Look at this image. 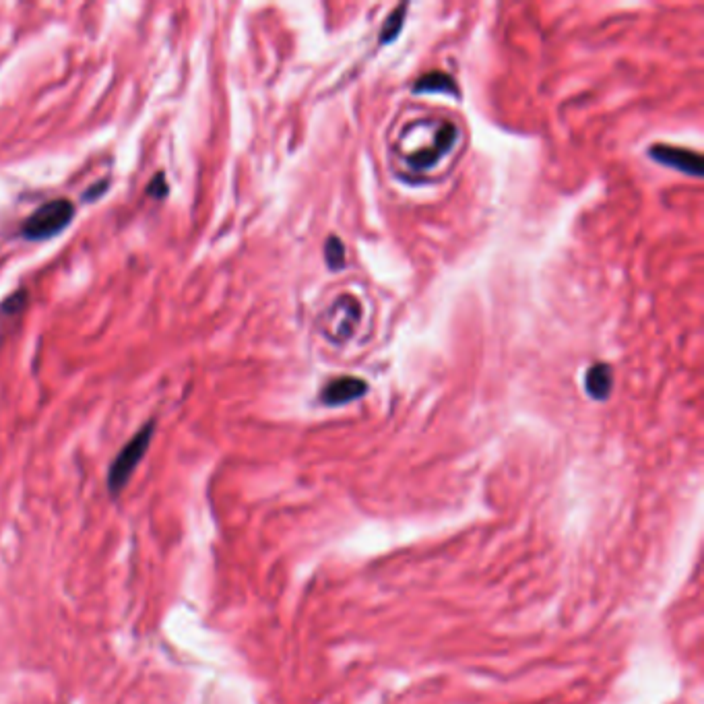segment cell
I'll use <instances>...</instances> for the list:
<instances>
[{
	"label": "cell",
	"mask_w": 704,
	"mask_h": 704,
	"mask_svg": "<svg viewBox=\"0 0 704 704\" xmlns=\"http://www.w3.org/2000/svg\"><path fill=\"white\" fill-rule=\"evenodd\" d=\"M75 217V205L69 199H54L38 207L21 226V236L25 240H48L69 228Z\"/></svg>",
	"instance_id": "obj_1"
},
{
	"label": "cell",
	"mask_w": 704,
	"mask_h": 704,
	"mask_svg": "<svg viewBox=\"0 0 704 704\" xmlns=\"http://www.w3.org/2000/svg\"><path fill=\"white\" fill-rule=\"evenodd\" d=\"M649 155L655 159V162L680 170L684 174H690L694 178L702 176V157L690 149H682V147H671V145H651L649 147Z\"/></svg>",
	"instance_id": "obj_3"
},
{
	"label": "cell",
	"mask_w": 704,
	"mask_h": 704,
	"mask_svg": "<svg viewBox=\"0 0 704 704\" xmlns=\"http://www.w3.org/2000/svg\"><path fill=\"white\" fill-rule=\"evenodd\" d=\"M368 393V384L358 378V376H341V378H333L327 387L320 391V401L325 405L337 407V405H345L356 401L360 397H364Z\"/></svg>",
	"instance_id": "obj_4"
},
{
	"label": "cell",
	"mask_w": 704,
	"mask_h": 704,
	"mask_svg": "<svg viewBox=\"0 0 704 704\" xmlns=\"http://www.w3.org/2000/svg\"><path fill=\"white\" fill-rule=\"evenodd\" d=\"M108 188V182H104V184H98V186H93L91 190H87L85 192V197L89 199V201H95V197H98L100 195V192H104Z\"/></svg>",
	"instance_id": "obj_13"
},
{
	"label": "cell",
	"mask_w": 704,
	"mask_h": 704,
	"mask_svg": "<svg viewBox=\"0 0 704 704\" xmlns=\"http://www.w3.org/2000/svg\"><path fill=\"white\" fill-rule=\"evenodd\" d=\"M27 302V292L25 290H19V292H13L3 304H0V312L7 314V316H13V314H19L23 310Z\"/></svg>",
	"instance_id": "obj_11"
},
{
	"label": "cell",
	"mask_w": 704,
	"mask_h": 704,
	"mask_svg": "<svg viewBox=\"0 0 704 704\" xmlns=\"http://www.w3.org/2000/svg\"><path fill=\"white\" fill-rule=\"evenodd\" d=\"M153 432H155V422L151 420L131 440L124 444V448L118 453V457L114 459V463L110 467V473H108V486H110V490L114 494L120 492L126 486V482L133 475V471L137 469V465L145 457L147 448L151 444V438H153Z\"/></svg>",
	"instance_id": "obj_2"
},
{
	"label": "cell",
	"mask_w": 704,
	"mask_h": 704,
	"mask_svg": "<svg viewBox=\"0 0 704 704\" xmlns=\"http://www.w3.org/2000/svg\"><path fill=\"white\" fill-rule=\"evenodd\" d=\"M405 11H407V5H399V7L389 15V19L384 21L382 31H380V42H382V44H389V42H393V40L399 36V31H401L403 21H405Z\"/></svg>",
	"instance_id": "obj_9"
},
{
	"label": "cell",
	"mask_w": 704,
	"mask_h": 704,
	"mask_svg": "<svg viewBox=\"0 0 704 704\" xmlns=\"http://www.w3.org/2000/svg\"><path fill=\"white\" fill-rule=\"evenodd\" d=\"M325 261L331 271H339L345 267V246L337 236H329L325 242Z\"/></svg>",
	"instance_id": "obj_10"
},
{
	"label": "cell",
	"mask_w": 704,
	"mask_h": 704,
	"mask_svg": "<svg viewBox=\"0 0 704 704\" xmlns=\"http://www.w3.org/2000/svg\"><path fill=\"white\" fill-rule=\"evenodd\" d=\"M168 190H170V186H168V182H166V176H164V172H159V174H155V178L149 182L147 195H151V197H155V199H164V197L168 195Z\"/></svg>",
	"instance_id": "obj_12"
},
{
	"label": "cell",
	"mask_w": 704,
	"mask_h": 704,
	"mask_svg": "<svg viewBox=\"0 0 704 704\" xmlns=\"http://www.w3.org/2000/svg\"><path fill=\"white\" fill-rule=\"evenodd\" d=\"M612 387H614V374H612L610 366L599 362L587 370L585 389L595 401H605L607 397H610Z\"/></svg>",
	"instance_id": "obj_7"
},
{
	"label": "cell",
	"mask_w": 704,
	"mask_h": 704,
	"mask_svg": "<svg viewBox=\"0 0 704 704\" xmlns=\"http://www.w3.org/2000/svg\"><path fill=\"white\" fill-rule=\"evenodd\" d=\"M331 310L343 314L341 320H339V325L335 327L337 335L333 337V341L343 343V341H347L351 337V333H354V327L360 320V304H358V300L354 296H343L341 300L335 302V306Z\"/></svg>",
	"instance_id": "obj_6"
},
{
	"label": "cell",
	"mask_w": 704,
	"mask_h": 704,
	"mask_svg": "<svg viewBox=\"0 0 704 704\" xmlns=\"http://www.w3.org/2000/svg\"><path fill=\"white\" fill-rule=\"evenodd\" d=\"M455 139H457V128H455L451 122H444L440 131H438V135H436V141H434L428 149L420 151L418 155H411V157H409L411 168H415V170L432 168V166L438 162V159H440L448 149L453 147Z\"/></svg>",
	"instance_id": "obj_5"
},
{
	"label": "cell",
	"mask_w": 704,
	"mask_h": 704,
	"mask_svg": "<svg viewBox=\"0 0 704 704\" xmlns=\"http://www.w3.org/2000/svg\"><path fill=\"white\" fill-rule=\"evenodd\" d=\"M413 91L415 93H444V95H451V98H459V87L453 81V77L446 75V73H440V71H434V73L420 77L418 81H415Z\"/></svg>",
	"instance_id": "obj_8"
}]
</instances>
